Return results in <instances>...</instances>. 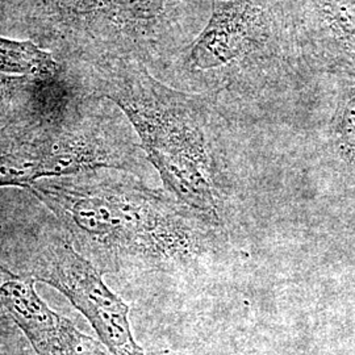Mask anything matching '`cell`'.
Segmentation results:
<instances>
[{
	"label": "cell",
	"instance_id": "cell-8",
	"mask_svg": "<svg viewBox=\"0 0 355 355\" xmlns=\"http://www.w3.org/2000/svg\"><path fill=\"white\" fill-rule=\"evenodd\" d=\"M295 26L313 60L355 85V0H297Z\"/></svg>",
	"mask_w": 355,
	"mask_h": 355
},
{
	"label": "cell",
	"instance_id": "cell-4",
	"mask_svg": "<svg viewBox=\"0 0 355 355\" xmlns=\"http://www.w3.org/2000/svg\"><path fill=\"white\" fill-rule=\"evenodd\" d=\"M21 274L61 292L89 320L110 355H145L136 341L129 306L103 280V274L76 252L64 234L40 233L26 243Z\"/></svg>",
	"mask_w": 355,
	"mask_h": 355
},
{
	"label": "cell",
	"instance_id": "cell-10",
	"mask_svg": "<svg viewBox=\"0 0 355 355\" xmlns=\"http://www.w3.org/2000/svg\"><path fill=\"white\" fill-rule=\"evenodd\" d=\"M60 66L51 53L32 41L0 37V74L55 76Z\"/></svg>",
	"mask_w": 355,
	"mask_h": 355
},
{
	"label": "cell",
	"instance_id": "cell-9",
	"mask_svg": "<svg viewBox=\"0 0 355 355\" xmlns=\"http://www.w3.org/2000/svg\"><path fill=\"white\" fill-rule=\"evenodd\" d=\"M331 152L345 175L355 184V85L343 91L330 120Z\"/></svg>",
	"mask_w": 355,
	"mask_h": 355
},
{
	"label": "cell",
	"instance_id": "cell-1",
	"mask_svg": "<svg viewBox=\"0 0 355 355\" xmlns=\"http://www.w3.org/2000/svg\"><path fill=\"white\" fill-rule=\"evenodd\" d=\"M102 274L179 271L217 250L223 229L137 177L98 170L29 186Z\"/></svg>",
	"mask_w": 355,
	"mask_h": 355
},
{
	"label": "cell",
	"instance_id": "cell-11",
	"mask_svg": "<svg viewBox=\"0 0 355 355\" xmlns=\"http://www.w3.org/2000/svg\"><path fill=\"white\" fill-rule=\"evenodd\" d=\"M13 328H15V324L11 321V318H7V315L0 309V338L11 334Z\"/></svg>",
	"mask_w": 355,
	"mask_h": 355
},
{
	"label": "cell",
	"instance_id": "cell-6",
	"mask_svg": "<svg viewBox=\"0 0 355 355\" xmlns=\"http://www.w3.org/2000/svg\"><path fill=\"white\" fill-rule=\"evenodd\" d=\"M166 0H44L41 19L74 51H99L94 58H130L155 41L167 20Z\"/></svg>",
	"mask_w": 355,
	"mask_h": 355
},
{
	"label": "cell",
	"instance_id": "cell-2",
	"mask_svg": "<svg viewBox=\"0 0 355 355\" xmlns=\"http://www.w3.org/2000/svg\"><path fill=\"white\" fill-rule=\"evenodd\" d=\"M80 86L124 112L171 196L224 228L233 182L209 99L167 87L136 60L119 57L94 60Z\"/></svg>",
	"mask_w": 355,
	"mask_h": 355
},
{
	"label": "cell",
	"instance_id": "cell-7",
	"mask_svg": "<svg viewBox=\"0 0 355 355\" xmlns=\"http://www.w3.org/2000/svg\"><path fill=\"white\" fill-rule=\"evenodd\" d=\"M36 280L0 265V309L26 334L36 355H110L38 295Z\"/></svg>",
	"mask_w": 355,
	"mask_h": 355
},
{
	"label": "cell",
	"instance_id": "cell-3",
	"mask_svg": "<svg viewBox=\"0 0 355 355\" xmlns=\"http://www.w3.org/2000/svg\"><path fill=\"white\" fill-rule=\"evenodd\" d=\"M85 101L58 121L31 128L0 142V189L29 186L44 179L117 170L141 177L140 144L119 119Z\"/></svg>",
	"mask_w": 355,
	"mask_h": 355
},
{
	"label": "cell",
	"instance_id": "cell-5",
	"mask_svg": "<svg viewBox=\"0 0 355 355\" xmlns=\"http://www.w3.org/2000/svg\"><path fill=\"white\" fill-rule=\"evenodd\" d=\"M286 21L266 0H214V12L191 49V73L214 71L223 82L265 73L284 62Z\"/></svg>",
	"mask_w": 355,
	"mask_h": 355
}]
</instances>
